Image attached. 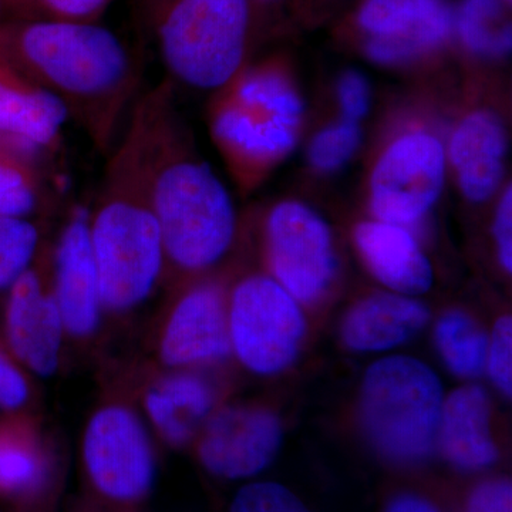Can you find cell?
<instances>
[{"mask_svg":"<svg viewBox=\"0 0 512 512\" xmlns=\"http://www.w3.org/2000/svg\"><path fill=\"white\" fill-rule=\"evenodd\" d=\"M360 397L363 426L380 453L402 463L429 456L443 409L440 379L429 366L409 356L377 360Z\"/></svg>","mask_w":512,"mask_h":512,"instance_id":"cell-6","label":"cell"},{"mask_svg":"<svg viewBox=\"0 0 512 512\" xmlns=\"http://www.w3.org/2000/svg\"><path fill=\"white\" fill-rule=\"evenodd\" d=\"M218 92L212 138L239 183L252 185L296 146L305 110L301 94L268 66L241 70Z\"/></svg>","mask_w":512,"mask_h":512,"instance_id":"cell-4","label":"cell"},{"mask_svg":"<svg viewBox=\"0 0 512 512\" xmlns=\"http://www.w3.org/2000/svg\"><path fill=\"white\" fill-rule=\"evenodd\" d=\"M491 380L504 396L512 392V320L504 316L494 326L488 339L487 363Z\"/></svg>","mask_w":512,"mask_h":512,"instance_id":"cell-30","label":"cell"},{"mask_svg":"<svg viewBox=\"0 0 512 512\" xmlns=\"http://www.w3.org/2000/svg\"><path fill=\"white\" fill-rule=\"evenodd\" d=\"M467 512H512L510 481L491 480L478 485L468 500Z\"/></svg>","mask_w":512,"mask_h":512,"instance_id":"cell-33","label":"cell"},{"mask_svg":"<svg viewBox=\"0 0 512 512\" xmlns=\"http://www.w3.org/2000/svg\"><path fill=\"white\" fill-rule=\"evenodd\" d=\"M355 244L377 281L406 296L421 295L433 284L430 261L409 228L372 220L355 229Z\"/></svg>","mask_w":512,"mask_h":512,"instance_id":"cell-17","label":"cell"},{"mask_svg":"<svg viewBox=\"0 0 512 512\" xmlns=\"http://www.w3.org/2000/svg\"><path fill=\"white\" fill-rule=\"evenodd\" d=\"M359 25L370 35V60L396 66L443 45L454 18L447 0H366Z\"/></svg>","mask_w":512,"mask_h":512,"instance_id":"cell-12","label":"cell"},{"mask_svg":"<svg viewBox=\"0 0 512 512\" xmlns=\"http://www.w3.org/2000/svg\"><path fill=\"white\" fill-rule=\"evenodd\" d=\"M157 346L161 363L173 370L225 359L232 350L221 285L207 281L185 289L165 316Z\"/></svg>","mask_w":512,"mask_h":512,"instance_id":"cell-13","label":"cell"},{"mask_svg":"<svg viewBox=\"0 0 512 512\" xmlns=\"http://www.w3.org/2000/svg\"><path fill=\"white\" fill-rule=\"evenodd\" d=\"M437 349L454 375L477 377L487 363L488 338L476 320L460 311L441 316L434 330Z\"/></svg>","mask_w":512,"mask_h":512,"instance_id":"cell-24","label":"cell"},{"mask_svg":"<svg viewBox=\"0 0 512 512\" xmlns=\"http://www.w3.org/2000/svg\"><path fill=\"white\" fill-rule=\"evenodd\" d=\"M0 63L62 103L94 147L109 154L140 73L120 37L100 23H0Z\"/></svg>","mask_w":512,"mask_h":512,"instance_id":"cell-2","label":"cell"},{"mask_svg":"<svg viewBox=\"0 0 512 512\" xmlns=\"http://www.w3.org/2000/svg\"><path fill=\"white\" fill-rule=\"evenodd\" d=\"M46 456L32 427L18 414L0 421V494L26 497L45 483Z\"/></svg>","mask_w":512,"mask_h":512,"instance_id":"cell-22","label":"cell"},{"mask_svg":"<svg viewBox=\"0 0 512 512\" xmlns=\"http://www.w3.org/2000/svg\"><path fill=\"white\" fill-rule=\"evenodd\" d=\"M429 318L426 305L412 296L379 293L350 309L343 320V342L355 352H383L419 335Z\"/></svg>","mask_w":512,"mask_h":512,"instance_id":"cell-19","label":"cell"},{"mask_svg":"<svg viewBox=\"0 0 512 512\" xmlns=\"http://www.w3.org/2000/svg\"><path fill=\"white\" fill-rule=\"evenodd\" d=\"M42 151L0 136V217L28 218L39 204Z\"/></svg>","mask_w":512,"mask_h":512,"instance_id":"cell-23","label":"cell"},{"mask_svg":"<svg viewBox=\"0 0 512 512\" xmlns=\"http://www.w3.org/2000/svg\"><path fill=\"white\" fill-rule=\"evenodd\" d=\"M67 120L56 97L0 63V136L50 153L59 147Z\"/></svg>","mask_w":512,"mask_h":512,"instance_id":"cell-18","label":"cell"},{"mask_svg":"<svg viewBox=\"0 0 512 512\" xmlns=\"http://www.w3.org/2000/svg\"><path fill=\"white\" fill-rule=\"evenodd\" d=\"M487 393L478 386L457 389L443 403L439 433L444 456L461 470H483L497 460Z\"/></svg>","mask_w":512,"mask_h":512,"instance_id":"cell-21","label":"cell"},{"mask_svg":"<svg viewBox=\"0 0 512 512\" xmlns=\"http://www.w3.org/2000/svg\"><path fill=\"white\" fill-rule=\"evenodd\" d=\"M386 512H439L436 508L417 495H402L392 501Z\"/></svg>","mask_w":512,"mask_h":512,"instance_id":"cell-35","label":"cell"},{"mask_svg":"<svg viewBox=\"0 0 512 512\" xmlns=\"http://www.w3.org/2000/svg\"><path fill=\"white\" fill-rule=\"evenodd\" d=\"M507 150V130L491 111H474L454 128L446 156L467 200L488 201L498 191Z\"/></svg>","mask_w":512,"mask_h":512,"instance_id":"cell-16","label":"cell"},{"mask_svg":"<svg viewBox=\"0 0 512 512\" xmlns=\"http://www.w3.org/2000/svg\"><path fill=\"white\" fill-rule=\"evenodd\" d=\"M87 476L100 494L117 503L143 500L156 480V454L144 421L121 403L104 404L83 437Z\"/></svg>","mask_w":512,"mask_h":512,"instance_id":"cell-8","label":"cell"},{"mask_svg":"<svg viewBox=\"0 0 512 512\" xmlns=\"http://www.w3.org/2000/svg\"><path fill=\"white\" fill-rule=\"evenodd\" d=\"M443 143L427 131H410L384 150L370 175L376 220L410 227L429 214L446 181Z\"/></svg>","mask_w":512,"mask_h":512,"instance_id":"cell-9","label":"cell"},{"mask_svg":"<svg viewBox=\"0 0 512 512\" xmlns=\"http://www.w3.org/2000/svg\"><path fill=\"white\" fill-rule=\"evenodd\" d=\"M133 109L143 126L148 184L163 241L165 275L174 278L207 271L234 244L237 214L231 195L195 151L175 110L171 82L157 84Z\"/></svg>","mask_w":512,"mask_h":512,"instance_id":"cell-1","label":"cell"},{"mask_svg":"<svg viewBox=\"0 0 512 512\" xmlns=\"http://www.w3.org/2000/svg\"><path fill=\"white\" fill-rule=\"evenodd\" d=\"M30 399L28 377L15 356L10 353L5 340H0V410L18 414Z\"/></svg>","mask_w":512,"mask_h":512,"instance_id":"cell-31","label":"cell"},{"mask_svg":"<svg viewBox=\"0 0 512 512\" xmlns=\"http://www.w3.org/2000/svg\"><path fill=\"white\" fill-rule=\"evenodd\" d=\"M266 249L274 279L298 302L323 295L336 274L332 232L325 220L299 201H282L269 212Z\"/></svg>","mask_w":512,"mask_h":512,"instance_id":"cell-10","label":"cell"},{"mask_svg":"<svg viewBox=\"0 0 512 512\" xmlns=\"http://www.w3.org/2000/svg\"><path fill=\"white\" fill-rule=\"evenodd\" d=\"M278 417L258 407L232 406L212 414L202 430L198 457L214 476L241 480L262 473L278 456Z\"/></svg>","mask_w":512,"mask_h":512,"instance_id":"cell-14","label":"cell"},{"mask_svg":"<svg viewBox=\"0 0 512 512\" xmlns=\"http://www.w3.org/2000/svg\"><path fill=\"white\" fill-rule=\"evenodd\" d=\"M143 8L171 79L221 90L244 69L249 0H143Z\"/></svg>","mask_w":512,"mask_h":512,"instance_id":"cell-5","label":"cell"},{"mask_svg":"<svg viewBox=\"0 0 512 512\" xmlns=\"http://www.w3.org/2000/svg\"><path fill=\"white\" fill-rule=\"evenodd\" d=\"M464 45L480 56H504L510 52V23L500 0H464L457 19Z\"/></svg>","mask_w":512,"mask_h":512,"instance_id":"cell-25","label":"cell"},{"mask_svg":"<svg viewBox=\"0 0 512 512\" xmlns=\"http://www.w3.org/2000/svg\"><path fill=\"white\" fill-rule=\"evenodd\" d=\"M109 154L96 202L89 210L90 241L104 312L127 313L146 302L165 275L143 126L134 109Z\"/></svg>","mask_w":512,"mask_h":512,"instance_id":"cell-3","label":"cell"},{"mask_svg":"<svg viewBox=\"0 0 512 512\" xmlns=\"http://www.w3.org/2000/svg\"><path fill=\"white\" fill-rule=\"evenodd\" d=\"M362 141L359 123L343 120L320 130L308 150L309 163L322 173H335L352 160Z\"/></svg>","mask_w":512,"mask_h":512,"instance_id":"cell-28","label":"cell"},{"mask_svg":"<svg viewBox=\"0 0 512 512\" xmlns=\"http://www.w3.org/2000/svg\"><path fill=\"white\" fill-rule=\"evenodd\" d=\"M211 384L185 369L154 380L144 394V409L161 439L181 447L207 423L214 407Z\"/></svg>","mask_w":512,"mask_h":512,"instance_id":"cell-20","label":"cell"},{"mask_svg":"<svg viewBox=\"0 0 512 512\" xmlns=\"http://www.w3.org/2000/svg\"><path fill=\"white\" fill-rule=\"evenodd\" d=\"M231 350L256 375H275L291 365L305 336L299 303L271 276L251 275L228 301Z\"/></svg>","mask_w":512,"mask_h":512,"instance_id":"cell-7","label":"cell"},{"mask_svg":"<svg viewBox=\"0 0 512 512\" xmlns=\"http://www.w3.org/2000/svg\"><path fill=\"white\" fill-rule=\"evenodd\" d=\"M229 512H311L284 485L251 483L242 487L232 500Z\"/></svg>","mask_w":512,"mask_h":512,"instance_id":"cell-29","label":"cell"},{"mask_svg":"<svg viewBox=\"0 0 512 512\" xmlns=\"http://www.w3.org/2000/svg\"><path fill=\"white\" fill-rule=\"evenodd\" d=\"M494 238L498 259L507 272L512 271V190L511 185L501 194L494 220Z\"/></svg>","mask_w":512,"mask_h":512,"instance_id":"cell-34","label":"cell"},{"mask_svg":"<svg viewBox=\"0 0 512 512\" xmlns=\"http://www.w3.org/2000/svg\"><path fill=\"white\" fill-rule=\"evenodd\" d=\"M53 293L66 335L86 339L103 315L100 278L89 231V210L76 208L52 254Z\"/></svg>","mask_w":512,"mask_h":512,"instance_id":"cell-15","label":"cell"},{"mask_svg":"<svg viewBox=\"0 0 512 512\" xmlns=\"http://www.w3.org/2000/svg\"><path fill=\"white\" fill-rule=\"evenodd\" d=\"M338 101L343 120L360 123L369 114L372 104V89L365 74L348 70L338 82Z\"/></svg>","mask_w":512,"mask_h":512,"instance_id":"cell-32","label":"cell"},{"mask_svg":"<svg viewBox=\"0 0 512 512\" xmlns=\"http://www.w3.org/2000/svg\"><path fill=\"white\" fill-rule=\"evenodd\" d=\"M39 245V229L28 218L0 217V292H8L33 265Z\"/></svg>","mask_w":512,"mask_h":512,"instance_id":"cell-26","label":"cell"},{"mask_svg":"<svg viewBox=\"0 0 512 512\" xmlns=\"http://www.w3.org/2000/svg\"><path fill=\"white\" fill-rule=\"evenodd\" d=\"M64 330L53 293L52 255L35 262L8 291L3 336L20 366L40 377L53 376L60 363Z\"/></svg>","mask_w":512,"mask_h":512,"instance_id":"cell-11","label":"cell"},{"mask_svg":"<svg viewBox=\"0 0 512 512\" xmlns=\"http://www.w3.org/2000/svg\"><path fill=\"white\" fill-rule=\"evenodd\" d=\"M111 0H0L12 19L99 23Z\"/></svg>","mask_w":512,"mask_h":512,"instance_id":"cell-27","label":"cell"}]
</instances>
